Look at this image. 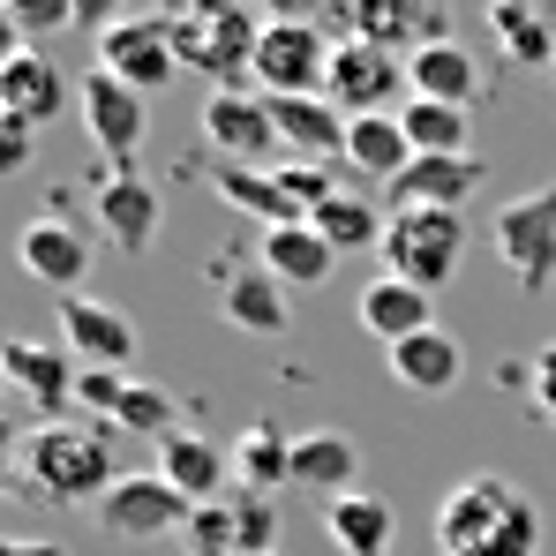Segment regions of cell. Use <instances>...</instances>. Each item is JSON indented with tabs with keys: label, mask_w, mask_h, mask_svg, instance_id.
<instances>
[{
	"label": "cell",
	"mask_w": 556,
	"mask_h": 556,
	"mask_svg": "<svg viewBox=\"0 0 556 556\" xmlns=\"http://www.w3.org/2000/svg\"><path fill=\"white\" fill-rule=\"evenodd\" d=\"M271 121H278V143L286 159H308V166H331L346 159V113L331 98H271Z\"/></svg>",
	"instance_id": "cell-19"
},
{
	"label": "cell",
	"mask_w": 556,
	"mask_h": 556,
	"mask_svg": "<svg viewBox=\"0 0 556 556\" xmlns=\"http://www.w3.org/2000/svg\"><path fill=\"white\" fill-rule=\"evenodd\" d=\"M354 316H362V331H369V339L406 346V339L437 331V293H421V286H406V278H369V286H362V301H354Z\"/></svg>",
	"instance_id": "cell-18"
},
{
	"label": "cell",
	"mask_w": 556,
	"mask_h": 556,
	"mask_svg": "<svg viewBox=\"0 0 556 556\" xmlns=\"http://www.w3.org/2000/svg\"><path fill=\"white\" fill-rule=\"evenodd\" d=\"M256 38H264V23L249 8H188V15H174V53H181V68L211 76V91H241V76H256Z\"/></svg>",
	"instance_id": "cell-3"
},
{
	"label": "cell",
	"mask_w": 556,
	"mask_h": 556,
	"mask_svg": "<svg viewBox=\"0 0 556 556\" xmlns=\"http://www.w3.org/2000/svg\"><path fill=\"white\" fill-rule=\"evenodd\" d=\"M23 159H30V128H15V121H8V128H0V174H15Z\"/></svg>",
	"instance_id": "cell-38"
},
{
	"label": "cell",
	"mask_w": 556,
	"mask_h": 556,
	"mask_svg": "<svg viewBox=\"0 0 556 556\" xmlns=\"http://www.w3.org/2000/svg\"><path fill=\"white\" fill-rule=\"evenodd\" d=\"M23 53V30H15V0H0V68Z\"/></svg>",
	"instance_id": "cell-40"
},
{
	"label": "cell",
	"mask_w": 556,
	"mask_h": 556,
	"mask_svg": "<svg viewBox=\"0 0 556 556\" xmlns=\"http://www.w3.org/2000/svg\"><path fill=\"white\" fill-rule=\"evenodd\" d=\"M159 473L181 489L188 504H218V496H233V452L211 444V437H195V429H174V437L159 444Z\"/></svg>",
	"instance_id": "cell-20"
},
{
	"label": "cell",
	"mask_w": 556,
	"mask_h": 556,
	"mask_svg": "<svg viewBox=\"0 0 556 556\" xmlns=\"http://www.w3.org/2000/svg\"><path fill=\"white\" fill-rule=\"evenodd\" d=\"M406 98H437V105H473L481 98V61L459 38H437L406 61Z\"/></svg>",
	"instance_id": "cell-24"
},
{
	"label": "cell",
	"mask_w": 556,
	"mask_h": 556,
	"mask_svg": "<svg viewBox=\"0 0 556 556\" xmlns=\"http://www.w3.org/2000/svg\"><path fill=\"white\" fill-rule=\"evenodd\" d=\"M308 226L339 249V256H354V249H383V233H391V211L376 203L369 188H339V195H324L316 211H308Z\"/></svg>",
	"instance_id": "cell-25"
},
{
	"label": "cell",
	"mask_w": 556,
	"mask_h": 556,
	"mask_svg": "<svg viewBox=\"0 0 556 556\" xmlns=\"http://www.w3.org/2000/svg\"><path fill=\"white\" fill-rule=\"evenodd\" d=\"M98 68H113L128 91H166L181 76V53H174V15H113L98 30Z\"/></svg>",
	"instance_id": "cell-7"
},
{
	"label": "cell",
	"mask_w": 556,
	"mask_h": 556,
	"mask_svg": "<svg viewBox=\"0 0 556 556\" xmlns=\"http://www.w3.org/2000/svg\"><path fill=\"white\" fill-rule=\"evenodd\" d=\"M256 264L286 286V293H301V286H324L331 278V264H339V249L301 218V226H271L264 241H256Z\"/></svg>",
	"instance_id": "cell-23"
},
{
	"label": "cell",
	"mask_w": 556,
	"mask_h": 556,
	"mask_svg": "<svg viewBox=\"0 0 556 556\" xmlns=\"http://www.w3.org/2000/svg\"><path fill=\"white\" fill-rule=\"evenodd\" d=\"M481 188V159H414L391 181V211H466V195Z\"/></svg>",
	"instance_id": "cell-21"
},
{
	"label": "cell",
	"mask_w": 556,
	"mask_h": 556,
	"mask_svg": "<svg viewBox=\"0 0 556 556\" xmlns=\"http://www.w3.org/2000/svg\"><path fill=\"white\" fill-rule=\"evenodd\" d=\"M504 271L519 278L527 293L556 278V188H527L511 203H496V226H489Z\"/></svg>",
	"instance_id": "cell-8"
},
{
	"label": "cell",
	"mask_w": 556,
	"mask_h": 556,
	"mask_svg": "<svg viewBox=\"0 0 556 556\" xmlns=\"http://www.w3.org/2000/svg\"><path fill=\"white\" fill-rule=\"evenodd\" d=\"M113 429H121V437H143V444H166V437H174V399H166L159 383H136V376H128V399H121Z\"/></svg>",
	"instance_id": "cell-34"
},
{
	"label": "cell",
	"mask_w": 556,
	"mask_h": 556,
	"mask_svg": "<svg viewBox=\"0 0 556 556\" xmlns=\"http://www.w3.org/2000/svg\"><path fill=\"white\" fill-rule=\"evenodd\" d=\"M226 452H233V489H249V496H271L286 481V466H293V444L278 437L271 421H249Z\"/></svg>",
	"instance_id": "cell-32"
},
{
	"label": "cell",
	"mask_w": 556,
	"mask_h": 556,
	"mask_svg": "<svg viewBox=\"0 0 556 556\" xmlns=\"http://www.w3.org/2000/svg\"><path fill=\"white\" fill-rule=\"evenodd\" d=\"M15 264L38 278V286H53V293H84V271H91V241L68 226V218H30L23 233H15Z\"/></svg>",
	"instance_id": "cell-15"
},
{
	"label": "cell",
	"mask_w": 556,
	"mask_h": 556,
	"mask_svg": "<svg viewBox=\"0 0 556 556\" xmlns=\"http://www.w3.org/2000/svg\"><path fill=\"white\" fill-rule=\"evenodd\" d=\"M91 218L98 233L121 249V256H143L151 249V233H159V181H143L136 166H113L91 195Z\"/></svg>",
	"instance_id": "cell-13"
},
{
	"label": "cell",
	"mask_w": 556,
	"mask_h": 556,
	"mask_svg": "<svg viewBox=\"0 0 556 556\" xmlns=\"http://www.w3.org/2000/svg\"><path fill=\"white\" fill-rule=\"evenodd\" d=\"M195 121H203V143L218 151V166H264L271 174V159L286 151L264 91H211Z\"/></svg>",
	"instance_id": "cell-9"
},
{
	"label": "cell",
	"mask_w": 556,
	"mask_h": 556,
	"mask_svg": "<svg viewBox=\"0 0 556 556\" xmlns=\"http://www.w3.org/2000/svg\"><path fill=\"white\" fill-rule=\"evenodd\" d=\"M339 38H362L391 61H414L421 46H437V8H406V0H354L339 15Z\"/></svg>",
	"instance_id": "cell-17"
},
{
	"label": "cell",
	"mask_w": 556,
	"mask_h": 556,
	"mask_svg": "<svg viewBox=\"0 0 556 556\" xmlns=\"http://www.w3.org/2000/svg\"><path fill=\"white\" fill-rule=\"evenodd\" d=\"M211 188H218V203H233V211L264 218V233H271V226H301V218H308V211L278 188V174H264V166H218V174H211Z\"/></svg>",
	"instance_id": "cell-30"
},
{
	"label": "cell",
	"mask_w": 556,
	"mask_h": 556,
	"mask_svg": "<svg viewBox=\"0 0 556 556\" xmlns=\"http://www.w3.org/2000/svg\"><path fill=\"white\" fill-rule=\"evenodd\" d=\"M0 362H8V383H15V391H30V406H38L46 421H61V414L76 406V376H84V362H76L68 346L0 339Z\"/></svg>",
	"instance_id": "cell-14"
},
{
	"label": "cell",
	"mask_w": 556,
	"mask_h": 556,
	"mask_svg": "<svg viewBox=\"0 0 556 556\" xmlns=\"http://www.w3.org/2000/svg\"><path fill=\"white\" fill-rule=\"evenodd\" d=\"M76 113H84V136H91L113 166H136V151H143V121H151V98L128 91L113 68H98V61H91V68L76 76Z\"/></svg>",
	"instance_id": "cell-10"
},
{
	"label": "cell",
	"mask_w": 556,
	"mask_h": 556,
	"mask_svg": "<svg viewBox=\"0 0 556 556\" xmlns=\"http://www.w3.org/2000/svg\"><path fill=\"white\" fill-rule=\"evenodd\" d=\"M8 391H15V383H8V362H0V399H8Z\"/></svg>",
	"instance_id": "cell-42"
},
{
	"label": "cell",
	"mask_w": 556,
	"mask_h": 556,
	"mask_svg": "<svg viewBox=\"0 0 556 556\" xmlns=\"http://www.w3.org/2000/svg\"><path fill=\"white\" fill-rule=\"evenodd\" d=\"M527 391H534L542 421L556 429V346H542V354H534V369H527Z\"/></svg>",
	"instance_id": "cell-37"
},
{
	"label": "cell",
	"mask_w": 556,
	"mask_h": 556,
	"mask_svg": "<svg viewBox=\"0 0 556 556\" xmlns=\"http://www.w3.org/2000/svg\"><path fill=\"white\" fill-rule=\"evenodd\" d=\"M188 511H195V504L151 466V473H121V481L105 489L98 527H105V542H166V534H188Z\"/></svg>",
	"instance_id": "cell-6"
},
{
	"label": "cell",
	"mask_w": 556,
	"mask_h": 556,
	"mask_svg": "<svg viewBox=\"0 0 556 556\" xmlns=\"http://www.w3.org/2000/svg\"><path fill=\"white\" fill-rule=\"evenodd\" d=\"M489 38H496L511 61H534V68H549V61H556V23L542 15V8L496 0V8H489Z\"/></svg>",
	"instance_id": "cell-33"
},
{
	"label": "cell",
	"mask_w": 556,
	"mask_h": 556,
	"mask_svg": "<svg viewBox=\"0 0 556 556\" xmlns=\"http://www.w3.org/2000/svg\"><path fill=\"white\" fill-rule=\"evenodd\" d=\"M376 256H383V278L437 293L466 256V211H391V233Z\"/></svg>",
	"instance_id": "cell-4"
},
{
	"label": "cell",
	"mask_w": 556,
	"mask_h": 556,
	"mask_svg": "<svg viewBox=\"0 0 556 556\" xmlns=\"http://www.w3.org/2000/svg\"><path fill=\"white\" fill-rule=\"evenodd\" d=\"M354 473H362L354 437H339V429H308V437H293L286 489H316V496L331 504V496H354Z\"/></svg>",
	"instance_id": "cell-22"
},
{
	"label": "cell",
	"mask_w": 556,
	"mask_h": 556,
	"mask_svg": "<svg viewBox=\"0 0 556 556\" xmlns=\"http://www.w3.org/2000/svg\"><path fill=\"white\" fill-rule=\"evenodd\" d=\"M23 473H30V496H53V504H105V489L121 481L113 459V429L98 421H38L23 437Z\"/></svg>",
	"instance_id": "cell-2"
},
{
	"label": "cell",
	"mask_w": 556,
	"mask_h": 556,
	"mask_svg": "<svg viewBox=\"0 0 556 556\" xmlns=\"http://www.w3.org/2000/svg\"><path fill=\"white\" fill-rule=\"evenodd\" d=\"M15 459H23V444H15V429L0 421V489H8V473H15Z\"/></svg>",
	"instance_id": "cell-41"
},
{
	"label": "cell",
	"mask_w": 556,
	"mask_h": 556,
	"mask_svg": "<svg viewBox=\"0 0 556 556\" xmlns=\"http://www.w3.org/2000/svg\"><path fill=\"white\" fill-rule=\"evenodd\" d=\"M218 308H226V324H233V331H256V339H278V331L293 324V301H286V286H278L264 264H249V271L226 278Z\"/></svg>",
	"instance_id": "cell-26"
},
{
	"label": "cell",
	"mask_w": 556,
	"mask_h": 556,
	"mask_svg": "<svg viewBox=\"0 0 556 556\" xmlns=\"http://www.w3.org/2000/svg\"><path fill=\"white\" fill-rule=\"evenodd\" d=\"M414 159H466L473 151V105H437V98H406L399 105Z\"/></svg>",
	"instance_id": "cell-29"
},
{
	"label": "cell",
	"mask_w": 556,
	"mask_h": 556,
	"mask_svg": "<svg viewBox=\"0 0 556 556\" xmlns=\"http://www.w3.org/2000/svg\"><path fill=\"white\" fill-rule=\"evenodd\" d=\"M68 23H76L68 0H15V30H23V46H30V38H53V30H68Z\"/></svg>",
	"instance_id": "cell-36"
},
{
	"label": "cell",
	"mask_w": 556,
	"mask_h": 556,
	"mask_svg": "<svg viewBox=\"0 0 556 556\" xmlns=\"http://www.w3.org/2000/svg\"><path fill=\"white\" fill-rule=\"evenodd\" d=\"M0 128H8V105H0Z\"/></svg>",
	"instance_id": "cell-43"
},
{
	"label": "cell",
	"mask_w": 556,
	"mask_h": 556,
	"mask_svg": "<svg viewBox=\"0 0 556 556\" xmlns=\"http://www.w3.org/2000/svg\"><path fill=\"white\" fill-rule=\"evenodd\" d=\"M437 556H542V511L504 473H466L437 504Z\"/></svg>",
	"instance_id": "cell-1"
},
{
	"label": "cell",
	"mask_w": 556,
	"mask_h": 556,
	"mask_svg": "<svg viewBox=\"0 0 556 556\" xmlns=\"http://www.w3.org/2000/svg\"><path fill=\"white\" fill-rule=\"evenodd\" d=\"M0 105H8V121L15 128H46V121H61V105H76V84L38 53V46H23L8 68H0Z\"/></svg>",
	"instance_id": "cell-16"
},
{
	"label": "cell",
	"mask_w": 556,
	"mask_h": 556,
	"mask_svg": "<svg viewBox=\"0 0 556 556\" xmlns=\"http://www.w3.org/2000/svg\"><path fill=\"white\" fill-rule=\"evenodd\" d=\"M53 316H61V346H68L84 369H121L128 376V362H136V324H128L113 301H98V293H61Z\"/></svg>",
	"instance_id": "cell-12"
},
{
	"label": "cell",
	"mask_w": 556,
	"mask_h": 556,
	"mask_svg": "<svg viewBox=\"0 0 556 556\" xmlns=\"http://www.w3.org/2000/svg\"><path fill=\"white\" fill-rule=\"evenodd\" d=\"M0 556H68L61 542H38V534H0Z\"/></svg>",
	"instance_id": "cell-39"
},
{
	"label": "cell",
	"mask_w": 556,
	"mask_h": 556,
	"mask_svg": "<svg viewBox=\"0 0 556 556\" xmlns=\"http://www.w3.org/2000/svg\"><path fill=\"white\" fill-rule=\"evenodd\" d=\"M391 376H399L406 391H452L466 376V354H459L452 331H421V339L391 346Z\"/></svg>",
	"instance_id": "cell-31"
},
{
	"label": "cell",
	"mask_w": 556,
	"mask_h": 556,
	"mask_svg": "<svg viewBox=\"0 0 556 556\" xmlns=\"http://www.w3.org/2000/svg\"><path fill=\"white\" fill-rule=\"evenodd\" d=\"M549 84H556V61H549Z\"/></svg>",
	"instance_id": "cell-44"
},
{
	"label": "cell",
	"mask_w": 556,
	"mask_h": 556,
	"mask_svg": "<svg viewBox=\"0 0 556 556\" xmlns=\"http://www.w3.org/2000/svg\"><path fill=\"white\" fill-rule=\"evenodd\" d=\"M346 166L362 181H399L414 166V143H406V121L399 113H369V121H346Z\"/></svg>",
	"instance_id": "cell-27"
},
{
	"label": "cell",
	"mask_w": 556,
	"mask_h": 556,
	"mask_svg": "<svg viewBox=\"0 0 556 556\" xmlns=\"http://www.w3.org/2000/svg\"><path fill=\"white\" fill-rule=\"evenodd\" d=\"M399 84H406V61L376 53V46H362V38H339V46H331V76H324V98H331L346 121L399 113Z\"/></svg>",
	"instance_id": "cell-11"
},
{
	"label": "cell",
	"mask_w": 556,
	"mask_h": 556,
	"mask_svg": "<svg viewBox=\"0 0 556 556\" xmlns=\"http://www.w3.org/2000/svg\"><path fill=\"white\" fill-rule=\"evenodd\" d=\"M121 399H128V376L121 369H84L76 376V406H91V414H105V421L121 414Z\"/></svg>",
	"instance_id": "cell-35"
},
{
	"label": "cell",
	"mask_w": 556,
	"mask_h": 556,
	"mask_svg": "<svg viewBox=\"0 0 556 556\" xmlns=\"http://www.w3.org/2000/svg\"><path fill=\"white\" fill-rule=\"evenodd\" d=\"M331 76V38L308 15H278L256 38V91L264 98H316Z\"/></svg>",
	"instance_id": "cell-5"
},
{
	"label": "cell",
	"mask_w": 556,
	"mask_h": 556,
	"mask_svg": "<svg viewBox=\"0 0 556 556\" xmlns=\"http://www.w3.org/2000/svg\"><path fill=\"white\" fill-rule=\"evenodd\" d=\"M324 534L339 556H391V504L354 489V496H331L324 504Z\"/></svg>",
	"instance_id": "cell-28"
}]
</instances>
